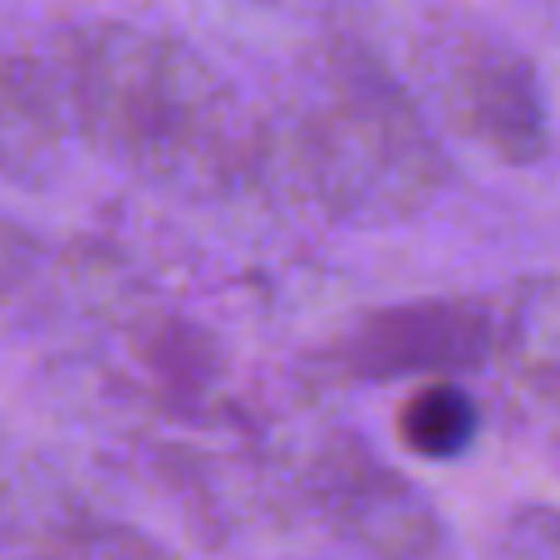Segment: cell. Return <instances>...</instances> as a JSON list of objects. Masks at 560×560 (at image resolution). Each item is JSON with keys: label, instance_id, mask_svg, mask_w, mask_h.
Returning <instances> with one entry per match:
<instances>
[{"label": "cell", "instance_id": "cell-1", "mask_svg": "<svg viewBox=\"0 0 560 560\" xmlns=\"http://www.w3.org/2000/svg\"><path fill=\"white\" fill-rule=\"evenodd\" d=\"M55 79L69 124L114 163L153 183H212L232 167V94L177 35L84 20L59 35Z\"/></svg>", "mask_w": 560, "mask_h": 560}, {"label": "cell", "instance_id": "cell-2", "mask_svg": "<svg viewBox=\"0 0 560 560\" xmlns=\"http://www.w3.org/2000/svg\"><path fill=\"white\" fill-rule=\"evenodd\" d=\"M285 173L319 207L354 226H388L428 207L447 163L418 104L359 39L325 49L280 138Z\"/></svg>", "mask_w": 560, "mask_h": 560}, {"label": "cell", "instance_id": "cell-3", "mask_svg": "<svg viewBox=\"0 0 560 560\" xmlns=\"http://www.w3.org/2000/svg\"><path fill=\"white\" fill-rule=\"evenodd\" d=\"M418 79L453 133L502 163H536L551 148L536 65L482 25H438L413 45Z\"/></svg>", "mask_w": 560, "mask_h": 560}, {"label": "cell", "instance_id": "cell-4", "mask_svg": "<svg viewBox=\"0 0 560 560\" xmlns=\"http://www.w3.org/2000/svg\"><path fill=\"white\" fill-rule=\"evenodd\" d=\"M310 497L329 532L374 560H433L443 522L408 477H398L359 433H335L310 463Z\"/></svg>", "mask_w": 560, "mask_h": 560}, {"label": "cell", "instance_id": "cell-5", "mask_svg": "<svg viewBox=\"0 0 560 560\" xmlns=\"http://www.w3.org/2000/svg\"><path fill=\"white\" fill-rule=\"evenodd\" d=\"M497 354V310L482 300H408L369 310L339 359L354 378H447Z\"/></svg>", "mask_w": 560, "mask_h": 560}, {"label": "cell", "instance_id": "cell-6", "mask_svg": "<svg viewBox=\"0 0 560 560\" xmlns=\"http://www.w3.org/2000/svg\"><path fill=\"white\" fill-rule=\"evenodd\" d=\"M69 104L55 69H45L30 55H5L0 69V153H5L10 177L25 173V163H39L59 148L69 133Z\"/></svg>", "mask_w": 560, "mask_h": 560}, {"label": "cell", "instance_id": "cell-7", "mask_svg": "<svg viewBox=\"0 0 560 560\" xmlns=\"http://www.w3.org/2000/svg\"><path fill=\"white\" fill-rule=\"evenodd\" d=\"M39 506L45 516L10 536V541H30L35 560H167L163 546L148 541L128 522H108V516L55 502V497H39Z\"/></svg>", "mask_w": 560, "mask_h": 560}, {"label": "cell", "instance_id": "cell-8", "mask_svg": "<svg viewBox=\"0 0 560 560\" xmlns=\"http://www.w3.org/2000/svg\"><path fill=\"white\" fill-rule=\"evenodd\" d=\"M477 423H482V413H477L472 394H463L453 378H433V384L413 388L398 404V418H394L398 443L413 457H423V463L463 457L477 443Z\"/></svg>", "mask_w": 560, "mask_h": 560}, {"label": "cell", "instance_id": "cell-9", "mask_svg": "<svg viewBox=\"0 0 560 560\" xmlns=\"http://www.w3.org/2000/svg\"><path fill=\"white\" fill-rule=\"evenodd\" d=\"M133 354L177 394H202L217 374V345L197 325L158 315L133 329Z\"/></svg>", "mask_w": 560, "mask_h": 560}, {"label": "cell", "instance_id": "cell-10", "mask_svg": "<svg viewBox=\"0 0 560 560\" xmlns=\"http://www.w3.org/2000/svg\"><path fill=\"white\" fill-rule=\"evenodd\" d=\"M487 560H560V506H516L497 522Z\"/></svg>", "mask_w": 560, "mask_h": 560}]
</instances>
